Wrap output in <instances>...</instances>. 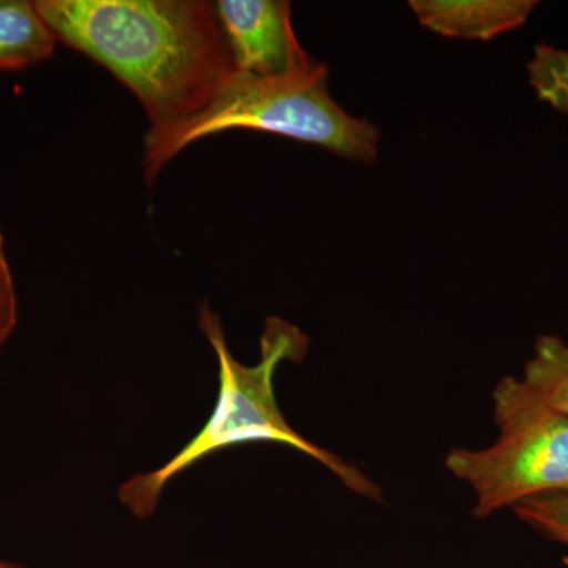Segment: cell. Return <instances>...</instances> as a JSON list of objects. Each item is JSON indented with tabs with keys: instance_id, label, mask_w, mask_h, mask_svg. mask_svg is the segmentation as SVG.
I'll use <instances>...</instances> for the list:
<instances>
[{
	"instance_id": "ba28073f",
	"label": "cell",
	"mask_w": 568,
	"mask_h": 568,
	"mask_svg": "<svg viewBox=\"0 0 568 568\" xmlns=\"http://www.w3.org/2000/svg\"><path fill=\"white\" fill-rule=\"evenodd\" d=\"M523 381L549 407L568 418V345L560 336H538Z\"/></svg>"
},
{
	"instance_id": "30bf717a",
	"label": "cell",
	"mask_w": 568,
	"mask_h": 568,
	"mask_svg": "<svg viewBox=\"0 0 568 568\" xmlns=\"http://www.w3.org/2000/svg\"><path fill=\"white\" fill-rule=\"evenodd\" d=\"M511 508L538 532L568 545V493L530 497Z\"/></svg>"
},
{
	"instance_id": "7a4b0ae2",
	"label": "cell",
	"mask_w": 568,
	"mask_h": 568,
	"mask_svg": "<svg viewBox=\"0 0 568 568\" xmlns=\"http://www.w3.org/2000/svg\"><path fill=\"white\" fill-rule=\"evenodd\" d=\"M200 327L219 361V395L211 416L164 465L136 474L119 488V500L138 518H151L164 488L203 459L234 446L274 443L293 447L316 459L357 495L377 499L381 489L355 466L305 439L290 425L276 399L274 377L283 362L304 361L308 336L294 324L268 317L261 335V358L256 365L239 362L227 346L222 321L209 306L200 312Z\"/></svg>"
},
{
	"instance_id": "8fae6325",
	"label": "cell",
	"mask_w": 568,
	"mask_h": 568,
	"mask_svg": "<svg viewBox=\"0 0 568 568\" xmlns=\"http://www.w3.org/2000/svg\"><path fill=\"white\" fill-rule=\"evenodd\" d=\"M18 293L7 253L6 235L0 230V351L9 342L18 324Z\"/></svg>"
},
{
	"instance_id": "3957f363",
	"label": "cell",
	"mask_w": 568,
	"mask_h": 568,
	"mask_svg": "<svg viewBox=\"0 0 568 568\" xmlns=\"http://www.w3.org/2000/svg\"><path fill=\"white\" fill-rule=\"evenodd\" d=\"M231 130L278 134L320 145L342 159L376 162L379 129L353 118L328 91V69L291 80H260L234 70L233 77L200 114L173 125L149 129L142 173L155 181L160 171L193 142Z\"/></svg>"
},
{
	"instance_id": "7c38bea8",
	"label": "cell",
	"mask_w": 568,
	"mask_h": 568,
	"mask_svg": "<svg viewBox=\"0 0 568 568\" xmlns=\"http://www.w3.org/2000/svg\"><path fill=\"white\" fill-rule=\"evenodd\" d=\"M0 568H24V567L17 566V564L7 562V560L0 559Z\"/></svg>"
},
{
	"instance_id": "6da1fadb",
	"label": "cell",
	"mask_w": 568,
	"mask_h": 568,
	"mask_svg": "<svg viewBox=\"0 0 568 568\" xmlns=\"http://www.w3.org/2000/svg\"><path fill=\"white\" fill-rule=\"evenodd\" d=\"M55 40L114 74L151 129L200 114L233 77L215 2L37 0Z\"/></svg>"
},
{
	"instance_id": "9c48e42d",
	"label": "cell",
	"mask_w": 568,
	"mask_h": 568,
	"mask_svg": "<svg viewBox=\"0 0 568 568\" xmlns=\"http://www.w3.org/2000/svg\"><path fill=\"white\" fill-rule=\"evenodd\" d=\"M526 70L537 99L568 115V51L547 43L537 44Z\"/></svg>"
},
{
	"instance_id": "5b68a950",
	"label": "cell",
	"mask_w": 568,
	"mask_h": 568,
	"mask_svg": "<svg viewBox=\"0 0 568 568\" xmlns=\"http://www.w3.org/2000/svg\"><path fill=\"white\" fill-rule=\"evenodd\" d=\"M216 14L234 70L260 80H291L323 69L302 48L286 0H220Z\"/></svg>"
},
{
	"instance_id": "4fadbf2b",
	"label": "cell",
	"mask_w": 568,
	"mask_h": 568,
	"mask_svg": "<svg viewBox=\"0 0 568 568\" xmlns=\"http://www.w3.org/2000/svg\"><path fill=\"white\" fill-rule=\"evenodd\" d=\"M564 564H566V567L568 568V556L567 558H564Z\"/></svg>"
},
{
	"instance_id": "8992f818",
	"label": "cell",
	"mask_w": 568,
	"mask_h": 568,
	"mask_svg": "<svg viewBox=\"0 0 568 568\" xmlns=\"http://www.w3.org/2000/svg\"><path fill=\"white\" fill-rule=\"evenodd\" d=\"M410 10L428 31L447 39H496L528 22L534 0H410Z\"/></svg>"
},
{
	"instance_id": "52a82bcc",
	"label": "cell",
	"mask_w": 568,
	"mask_h": 568,
	"mask_svg": "<svg viewBox=\"0 0 568 568\" xmlns=\"http://www.w3.org/2000/svg\"><path fill=\"white\" fill-rule=\"evenodd\" d=\"M58 40L36 2L0 0V71H21L48 61Z\"/></svg>"
},
{
	"instance_id": "277c9868",
	"label": "cell",
	"mask_w": 568,
	"mask_h": 568,
	"mask_svg": "<svg viewBox=\"0 0 568 568\" xmlns=\"http://www.w3.org/2000/svg\"><path fill=\"white\" fill-rule=\"evenodd\" d=\"M499 437L484 450L454 448L447 469L476 493L474 515L487 518L530 497L568 493V418L518 377L497 384Z\"/></svg>"
}]
</instances>
